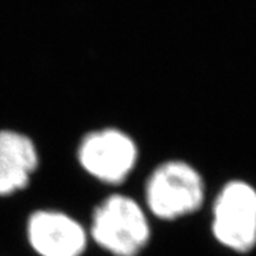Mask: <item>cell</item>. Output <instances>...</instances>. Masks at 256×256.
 <instances>
[{
	"label": "cell",
	"mask_w": 256,
	"mask_h": 256,
	"mask_svg": "<svg viewBox=\"0 0 256 256\" xmlns=\"http://www.w3.org/2000/svg\"><path fill=\"white\" fill-rule=\"evenodd\" d=\"M210 232L220 246L246 255L256 248V188L245 180H230L212 202Z\"/></svg>",
	"instance_id": "obj_4"
},
{
	"label": "cell",
	"mask_w": 256,
	"mask_h": 256,
	"mask_svg": "<svg viewBox=\"0 0 256 256\" xmlns=\"http://www.w3.org/2000/svg\"><path fill=\"white\" fill-rule=\"evenodd\" d=\"M205 201L204 175L185 160H165L146 175L142 205L148 215L156 220H184L201 210Z\"/></svg>",
	"instance_id": "obj_2"
},
{
	"label": "cell",
	"mask_w": 256,
	"mask_h": 256,
	"mask_svg": "<svg viewBox=\"0 0 256 256\" xmlns=\"http://www.w3.org/2000/svg\"><path fill=\"white\" fill-rule=\"evenodd\" d=\"M40 166V151L28 134L0 128V198L28 190Z\"/></svg>",
	"instance_id": "obj_6"
},
{
	"label": "cell",
	"mask_w": 256,
	"mask_h": 256,
	"mask_svg": "<svg viewBox=\"0 0 256 256\" xmlns=\"http://www.w3.org/2000/svg\"><path fill=\"white\" fill-rule=\"evenodd\" d=\"M76 160L84 174L97 182L118 186L136 171L140 146L126 130L111 126L94 128L80 138Z\"/></svg>",
	"instance_id": "obj_3"
},
{
	"label": "cell",
	"mask_w": 256,
	"mask_h": 256,
	"mask_svg": "<svg viewBox=\"0 0 256 256\" xmlns=\"http://www.w3.org/2000/svg\"><path fill=\"white\" fill-rule=\"evenodd\" d=\"M24 236L37 256H84L90 246L87 226L72 214L56 208L30 212Z\"/></svg>",
	"instance_id": "obj_5"
},
{
	"label": "cell",
	"mask_w": 256,
	"mask_h": 256,
	"mask_svg": "<svg viewBox=\"0 0 256 256\" xmlns=\"http://www.w3.org/2000/svg\"><path fill=\"white\" fill-rule=\"evenodd\" d=\"M150 218L142 202L112 192L92 210L87 225L90 242L110 256H140L152 236Z\"/></svg>",
	"instance_id": "obj_1"
}]
</instances>
